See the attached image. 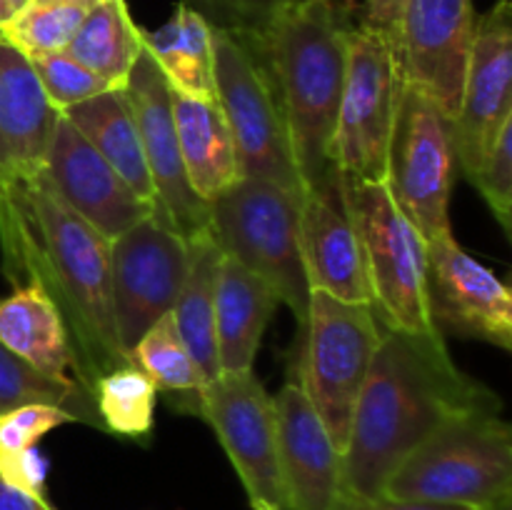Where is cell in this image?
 Returning <instances> with one entry per match:
<instances>
[{
    "instance_id": "obj_41",
    "label": "cell",
    "mask_w": 512,
    "mask_h": 510,
    "mask_svg": "<svg viewBox=\"0 0 512 510\" xmlns=\"http://www.w3.org/2000/svg\"><path fill=\"white\" fill-rule=\"evenodd\" d=\"M478 510H512V493L500 495L498 500H493V503L483 505V508H478Z\"/></svg>"
},
{
    "instance_id": "obj_6",
    "label": "cell",
    "mask_w": 512,
    "mask_h": 510,
    "mask_svg": "<svg viewBox=\"0 0 512 510\" xmlns=\"http://www.w3.org/2000/svg\"><path fill=\"white\" fill-rule=\"evenodd\" d=\"M215 103L228 123L240 178H260L303 198L288 125L270 65L255 38L213 30Z\"/></svg>"
},
{
    "instance_id": "obj_10",
    "label": "cell",
    "mask_w": 512,
    "mask_h": 510,
    "mask_svg": "<svg viewBox=\"0 0 512 510\" xmlns=\"http://www.w3.org/2000/svg\"><path fill=\"white\" fill-rule=\"evenodd\" d=\"M398 88V55L390 38L365 23L350 28L345 83L333 138L335 165L348 180H383Z\"/></svg>"
},
{
    "instance_id": "obj_38",
    "label": "cell",
    "mask_w": 512,
    "mask_h": 510,
    "mask_svg": "<svg viewBox=\"0 0 512 510\" xmlns=\"http://www.w3.org/2000/svg\"><path fill=\"white\" fill-rule=\"evenodd\" d=\"M340 510H475L465 505H443V503H423V500H398V498H378V500H343Z\"/></svg>"
},
{
    "instance_id": "obj_33",
    "label": "cell",
    "mask_w": 512,
    "mask_h": 510,
    "mask_svg": "<svg viewBox=\"0 0 512 510\" xmlns=\"http://www.w3.org/2000/svg\"><path fill=\"white\" fill-rule=\"evenodd\" d=\"M28 60L33 65L35 75H38L43 93L48 95V100L58 110L83 103V100H90L93 95L113 88L103 78L90 73L78 60L70 58L65 50L63 53H48Z\"/></svg>"
},
{
    "instance_id": "obj_43",
    "label": "cell",
    "mask_w": 512,
    "mask_h": 510,
    "mask_svg": "<svg viewBox=\"0 0 512 510\" xmlns=\"http://www.w3.org/2000/svg\"><path fill=\"white\" fill-rule=\"evenodd\" d=\"M253 510H280V508H275V505H270V503H260V500H253Z\"/></svg>"
},
{
    "instance_id": "obj_13",
    "label": "cell",
    "mask_w": 512,
    "mask_h": 510,
    "mask_svg": "<svg viewBox=\"0 0 512 510\" xmlns=\"http://www.w3.org/2000/svg\"><path fill=\"white\" fill-rule=\"evenodd\" d=\"M123 93L133 110L143 143L145 163L155 188V218L168 223L185 240L205 233L210 225L208 203L195 195L180 158L170 85L153 55L143 48L130 68Z\"/></svg>"
},
{
    "instance_id": "obj_3",
    "label": "cell",
    "mask_w": 512,
    "mask_h": 510,
    "mask_svg": "<svg viewBox=\"0 0 512 510\" xmlns=\"http://www.w3.org/2000/svg\"><path fill=\"white\" fill-rule=\"evenodd\" d=\"M348 30L335 0H290L255 38L278 85L303 190L335 165Z\"/></svg>"
},
{
    "instance_id": "obj_7",
    "label": "cell",
    "mask_w": 512,
    "mask_h": 510,
    "mask_svg": "<svg viewBox=\"0 0 512 510\" xmlns=\"http://www.w3.org/2000/svg\"><path fill=\"white\" fill-rule=\"evenodd\" d=\"M303 330L298 385L343 455L355 403L383 335V320L370 303H350L323 290H310Z\"/></svg>"
},
{
    "instance_id": "obj_19",
    "label": "cell",
    "mask_w": 512,
    "mask_h": 510,
    "mask_svg": "<svg viewBox=\"0 0 512 510\" xmlns=\"http://www.w3.org/2000/svg\"><path fill=\"white\" fill-rule=\"evenodd\" d=\"M273 398L288 510H340L343 455L335 448L323 418L298 383H285Z\"/></svg>"
},
{
    "instance_id": "obj_5",
    "label": "cell",
    "mask_w": 512,
    "mask_h": 510,
    "mask_svg": "<svg viewBox=\"0 0 512 510\" xmlns=\"http://www.w3.org/2000/svg\"><path fill=\"white\" fill-rule=\"evenodd\" d=\"M505 493H512V428L488 413L435 430L398 465L383 495L478 510Z\"/></svg>"
},
{
    "instance_id": "obj_27",
    "label": "cell",
    "mask_w": 512,
    "mask_h": 510,
    "mask_svg": "<svg viewBox=\"0 0 512 510\" xmlns=\"http://www.w3.org/2000/svg\"><path fill=\"white\" fill-rule=\"evenodd\" d=\"M143 48V30L133 23L125 0H100L85 13L65 53L108 85L123 88Z\"/></svg>"
},
{
    "instance_id": "obj_22",
    "label": "cell",
    "mask_w": 512,
    "mask_h": 510,
    "mask_svg": "<svg viewBox=\"0 0 512 510\" xmlns=\"http://www.w3.org/2000/svg\"><path fill=\"white\" fill-rule=\"evenodd\" d=\"M0 343L43 373L83 385L63 318L40 285H18L0 300Z\"/></svg>"
},
{
    "instance_id": "obj_9",
    "label": "cell",
    "mask_w": 512,
    "mask_h": 510,
    "mask_svg": "<svg viewBox=\"0 0 512 510\" xmlns=\"http://www.w3.org/2000/svg\"><path fill=\"white\" fill-rule=\"evenodd\" d=\"M453 128L420 88L400 78L383 183L400 213L425 243L450 233V190L455 178Z\"/></svg>"
},
{
    "instance_id": "obj_26",
    "label": "cell",
    "mask_w": 512,
    "mask_h": 510,
    "mask_svg": "<svg viewBox=\"0 0 512 510\" xmlns=\"http://www.w3.org/2000/svg\"><path fill=\"white\" fill-rule=\"evenodd\" d=\"M143 45L173 93L215 100L213 28L198 13L178 5L163 28L153 33L143 30Z\"/></svg>"
},
{
    "instance_id": "obj_37",
    "label": "cell",
    "mask_w": 512,
    "mask_h": 510,
    "mask_svg": "<svg viewBox=\"0 0 512 510\" xmlns=\"http://www.w3.org/2000/svg\"><path fill=\"white\" fill-rule=\"evenodd\" d=\"M405 0H365V25L383 33L390 38V43H398V28L400 18H403Z\"/></svg>"
},
{
    "instance_id": "obj_17",
    "label": "cell",
    "mask_w": 512,
    "mask_h": 510,
    "mask_svg": "<svg viewBox=\"0 0 512 510\" xmlns=\"http://www.w3.org/2000/svg\"><path fill=\"white\" fill-rule=\"evenodd\" d=\"M38 175L73 213L108 240L153 215V205L133 193L63 113Z\"/></svg>"
},
{
    "instance_id": "obj_21",
    "label": "cell",
    "mask_w": 512,
    "mask_h": 510,
    "mask_svg": "<svg viewBox=\"0 0 512 510\" xmlns=\"http://www.w3.org/2000/svg\"><path fill=\"white\" fill-rule=\"evenodd\" d=\"M278 305L280 298L270 283L223 253L215 298L220 373L253 368L260 340Z\"/></svg>"
},
{
    "instance_id": "obj_16",
    "label": "cell",
    "mask_w": 512,
    "mask_h": 510,
    "mask_svg": "<svg viewBox=\"0 0 512 510\" xmlns=\"http://www.w3.org/2000/svg\"><path fill=\"white\" fill-rule=\"evenodd\" d=\"M428 303L438 330L445 325L463 338L512 348L510 288L463 250L453 230L428 243Z\"/></svg>"
},
{
    "instance_id": "obj_31",
    "label": "cell",
    "mask_w": 512,
    "mask_h": 510,
    "mask_svg": "<svg viewBox=\"0 0 512 510\" xmlns=\"http://www.w3.org/2000/svg\"><path fill=\"white\" fill-rule=\"evenodd\" d=\"M85 5H38L30 3L18 15L0 25V35L25 58H38L48 53H63L78 33L85 13Z\"/></svg>"
},
{
    "instance_id": "obj_42",
    "label": "cell",
    "mask_w": 512,
    "mask_h": 510,
    "mask_svg": "<svg viewBox=\"0 0 512 510\" xmlns=\"http://www.w3.org/2000/svg\"><path fill=\"white\" fill-rule=\"evenodd\" d=\"M3 3H5V10H8L10 18H13V15H18L20 10L28 8V5L33 3V0H3Z\"/></svg>"
},
{
    "instance_id": "obj_2",
    "label": "cell",
    "mask_w": 512,
    "mask_h": 510,
    "mask_svg": "<svg viewBox=\"0 0 512 510\" xmlns=\"http://www.w3.org/2000/svg\"><path fill=\"white\" fill-rule=\"evenodd\" d=\"M0 248L8 278L40 285L63 318L90 395L105 373L123 368L110 303V240L68 208L40 175L0 190Z\"/></svg>"
},
{
    "instance_id": "obj_15",
    "label": "cell",
    "mask_w": 512,
    "mask_h": 510,
    "mask_svg": "<svg viewBox=\"0 0 512 510\" xmlns=\"http://www.w3.org/2000/svg\"><path fill=\"white\" fill-rule=\"evenodd\" d=\"M512 115V3L498 0L475 20L460 108L453 128L455 163L473 175L493 145L503 120Z\"/></svg>"
},
{
    "instance_id": "obj_29",
    "label": "cell",
    "mask_w": 512,
    "mask_h": 510,
    "mask_svg": "<svg viewBox=\"0 0 512 510\" xmlns=\"http://www.w3.org/2000/svg\"><path fill=\"white\" fill-rule=\"evenodd\" d=\"M128 363L143 370L153 380L155 390L163 393H188L195 398L208 383L180 338L173 310L145 330L143 338L128 353Z\"/></svg>"
},
{
    "instance_id": "obj_11",
    "label": "cell",
    "mask_w": 512,
    "mask_h": 510,
    "mask_svg": "<svg viewBox=\"0 0 512 510\" xmlns=\"http://www.w3.org/2000/svg\"><path fill=\"white\" fill-rule=\"evenodd\" d=\"M188 263V240L155 215L110 240V303L125 355L175 308Z\"/></svg>"
},
{
    "instance_id": "obj_25",
    "label": "cell",
    "mask_w": 512,
    "mask_h": 510,
    "mask_svg": "<svg viewBox=\"0 0 512 510\" xmlns=\"http://www.w3.org/2000/svg\"><path fill=\"white\" fill-rule=\"evenodd\" d=\"M190 263L183 288L175 300L173 318L185 348L190 350L205 380L220 375L218 338H215V298H218V278L223 250L213 240L210 230L188 240Z\"/></svg>"
},
{
    "instance_id": "obj_12",
    "label": "cell",
    "mask_w": 512,
    "mask_h": 510,
    "mask_svg": "<svg viewBox=\"0 0 512 510\" xmlns=\"http://www.w3.org/2000/svg\"><path fill=\"white\" fill-rule=\"evenodd\" d=\"M195 410L208 420L238 470L250 503H270L288 510L278 460L275 398L250 370L220 373L195 395Z\"/></svg>"
},
{
    "instance_id": "obj_1",
    "label": "cell",
    "mask_w": 512,
    "mask_h": 510,
    "mask_svg": "<svg viewBox=\"0 0 512 510\" xmlns=\"http://www.w3.org/2000/svg\"><path fill=\"white\" fill-rule=\"evenodd\" d=\"M500 408L495 390L458 368L440 330L383 323L343 450V500L383 498L390 475L435 430Z\"/></svg>"
},
{
    "instance_id": "obj_28",
    "label": "cell",
    "mask_w": 512,
    "mask_h": 510,
    "mask_svg": "<svg viewBox=\"0 0 512 510\" xmlns=\"http://www.w3.org/2000/svg\"><path fill=\"white\" fill-rule=\"evenodd\" d=\"M23 405H55L73 415L75 423L103 428L95 398L83 385L43 373L0 343V418Z\"/></svg>"
},
{
    "instance_id": "obj_24",
    "label": "cell",
    "mask_w": 512,
    "mask_h": 510,
    "mask_svg": "<svg viewBox=\"0 0 512 510\" xmlns=\"http://www.w3.org/2000/svg\"><path fill=\"white\" fill-rule=\"evenodd\" d=\"M78 133L93 145L100 158L133 188V193L155 213V188L143 155L138 125L123 88H110L78 105L60 110Z\"/></svg>"
},
{
    "instance_id": "obj_34",
    "label": "cell",
    "mask_w": 512,
    "mask_h": 510,
    "mask_svg": "<svg viewBox=\"0 0 512 510\" xmlns=\"http://www.w3.org/2000/svg\"><path fill=\"white\" fill-rule=\"evenodd\" d=\"M290 0H180V5L198 13L213 30L258 38L265 33L270 20Z\"/></svg>"
},
{
    "instance_id": "obj_14",
    "label": "cell",
    "mask_w": 512,
    "mask_h": 510,
    "mask_svg": "<svg viewBox=\"0 0 512 510\" xmlns=\"http://www.w3.org/2000/svg\"><path fill=\"white\" fill-rule=\"evenodd\" d=\"M475 33L473 0H405L398 28L400 78L423 90L453 123Z\"/></svg>"
},
{
    "instance_id": "obj_8",
    "label": "cell",
    "mask_w": 512,
    "mask_h": 510,
    "mask_svg": "<svg viewBox=\"0 0 512 510\" xmlns=\"http://www.w3.org/2000/svg\"><path fill=\"white\" fill-rule=\"evenodd\" d=\"M348 203L378 318L390 328L413 333L438 330L428 303V243L423 235L400 213L383 180H348Z\"/></svg>"
},
{
    "instance_id": "obj_32",
    "label": "cell",
    "mask_w": 512,
    "mask_h": 510,
    "mask_svg": "<svg viewBox=\"0 0 512 510\" xmlns=\"http://www.w3.org/2000/svg\"><path fill=\"white\" fill-rule=\"evenodd\" d=\"M470 183L478 188L488 208L493 210L500 228L510 235L512 230V115L503 120L493 145L478 168L470 175Z\"/></svg>"
},
{
    "instance_id": "obj_30",
    "label": "cell",
    "mask_w": 512,
    "mask_h": 510,
    "mask_svg": "<svg viewBox=\"0 0 512 510\" xmlns=\"http://www.w3.org/2000/svg\"><path fill=\"white\" fill-rule=\"evenodd\" d=\"M153 380L135 365H123L95 383V408H98L103 430L123 438H143L153 430L155 410Z\"/></svg>"
},
{
    "instance_id": "obj_35",
    "label": "cell",
    "mask_w": 512,
    "mask_h": 510,
    "mask_svg": "<svg viewBox=\"0 0 512 510\" xmlns=\"http://www.w3.org/2000/svg\"><path fill=\"white\" fill-rule=\"evenodd\" d=\"M65 423H75L70 413L55 405H23L0 418V453H20L35 448L45 433Z\"/></svg>"
},
{
    "instance_id": "obj_18",
    "label": "cell",
    "mask_w": 512,
    "mask_h": 510,
    "mask_svg": "<svg viewBox=\"0 0 512 510\" xmlns=\"http://www.w3.org/2000/svg\"><path fill=\"white\" fill-rule=\"evenodd\" d=\"M300 240L310 290L373 305L358 228L348 203V180L338 165L303 190Z\"/></svg>"
},
{
    "instance_id": "obj_20",
    "label": "cell",
    "mask_w": 512,
    "mask_h": 510,
    "mask_svg": "<svg viewBox=\"0 0 512 510\" xmlns=\"http://www.w3.org/2000/svg\"><path fill=\"white\" fill-rule=\"evenodd\" d=\"M58 118L30 60L0 38V190L43 170Z\"/></svg>"
},
{
    "instance_id": "obj_4",
    "label": "cell",
    "mask_w": 512,
    "mask_h": 510,
    "mask_svg": "<svg viewBox=\"0 0 512 510\" xmlns=\"http://www.w3.org/2000/svg\"><path fill=\"white\" fill-rule=\"evenodd\" d=\"M218 248L270 283L300 328L308 318L310 283L300 240V198L260 178H238L208 200Z\"/></svg>"
},
{
    "instance_id": "obj_39",
    "label": "cell",
    "mask_w": 512,
    "mask_h": 510,
    "mask_svg": "<svg viewBox=\"0 0 512 510\" xmlns=\"http://www.w3.org/2000/svg\"><path fill=\"white\" fill-rule=\"evenodd\" d=\"M0 510H55L48 498H35L25 490L15 488L0 475Z\"/></svg>"
},
{
    "instance_id": "obj_36",
    "label": "cell",
    "mask_w": 512,
    "mask_h": 510,
    "mask_svg": "<svg viewBox=\"0 0 512 510\" xmlns=\"http://www.w3.org/2000/svg\"><path fill=\"white\" fill-rule=\"evenodd\" d=\"M0 475L15 488L45 498V463L35 448L20 453H0Z\"/></svg>"
},
{
    "instance_id": "obj_23",
    "label": "cell",
    "mask_w": 512,
    "mask_h": 510,
    "mask_svg": "<svg viewBox=\"0 0 512 510\" xmlns=\"http://www.w3.org/2000/svg\"><path fill=\"white\" fill-rule=\"evenodd\" d=\"M170 100L185 175L195 195L208 203L240 178L228 123L215 100L188 98L173 90Z\"/></svg>"
},
{
    "instance_id": "obj_40",
    "label": "cell",
    "mask_w": 512,
    "mask_h": 510,
    "mask_svg": "<svg viewBox=\"0 0 512 510\" xmlns=\"http://www.w3.org/2000/svg\"><path fill=\"white\" fill-rule=\"evenodd\" d=\"M38 5H85V8H93L100 0H33Z\"/></svg>"
}]
</instances>
